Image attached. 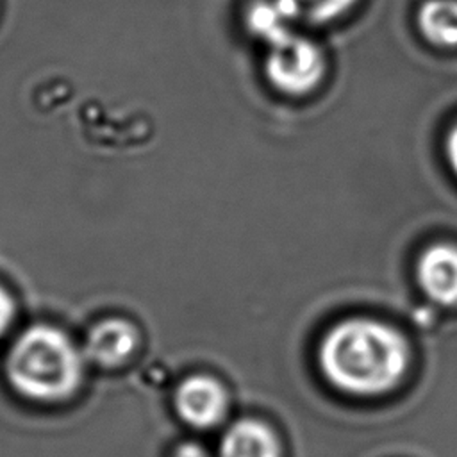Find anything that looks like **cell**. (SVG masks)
<instances>
[{
	"instance_id": "obj_7",
	"label": "cell",
	"mask_w": 457,
	"mask_h": 457,
	"mask_svg": "<svg viewBox=\"0 0 457 457\" xmlns=\"http://www.w3.org/2000/svg\"><path fill=\"white\" fill-rule=\"evenodd\" d=\"M220 457H280L273 432L259 421H239L223 437Z\"/></svg>"
},
{
	"instance_id": "obj_6",
	"label": "cell",
	"mask_w": 457,
	"mask_h": 457,
	"mask_svg": "<svg viewBox=\"0 0 457 457\" xmlns=\"http://www.w3.org/2000/svg\"><path fill=\"white\" fill-rule=\"evenodd\" d=\"M136 345V330L123 320H105L93 327L86 352L89 359L104 366L120 364L129 357Z\"/></svg>"
},
{
	"instance_id": "obj_1",
	"label": "cell",
	"mask_w": 457,
	"mask_h": 457,
	"mask_svg": "<svg viewBox=\"0 0 457 457\" xmlns=\"http://www.w3.org/2000/svg\"><path fill=\"white\" fill-rule=\"evenodd\" d=\"M318 359L323 375L339 391L375 396L402 380L409 346L396 328L377 320L353 318L327 332Z\"/></svg>"
},
{
	"instance_id": "obj_9",
	"label": "cell",
	"mask_w": 457,
	"mask_h": 457,
	"mask_svg": "<svg viewBox=\"0 0 457 457\" xmlns=\"http://www.w3.org/2000/svg\"><path fill=\"white\" fill-rule=\"evenodd\" d=\"M296 14L289 0H268L255 4L248 12V25L253 34L266 39L270 45L287 36L289 23Z\"/></svg>"
},
{
	"instance_id": "obj_5",
	"label": "cell",
	"mask_w": 457,
	"mask_h": 457,
	"mask_svg": "<svg viewBox=\"0 0 457 457\" xmlns=\"http://www.w3.org/2000/svg\"><path fill=\"white\" fill-rule=\"evenodd\" d=\"M225 407L223 387L209 377H191L179 387L177 409L195 427L214 425L223 416Z\"/></svg>"
},
{
	"instance_id": "obj_4",
	"label": "cell",
	"mask_w": 457,
	"mask_h": 457,
	"mask_svg": "<svg viewBox=\"0 0 457 457\" xmlns=\"http://www.w3.org/2000/svg\"><path fill=\"white\" fill-rule=\"evenodd\" d=\"M416 278L423 293L439 305H457V246L437 243L418 259Z\"/></svg>"
},
{
	"instance_id": "obj_13",
	"label": "cell",
	"mask_w": 457,
	"mask_h": 457,
	"mask_svg": "<svg viewBox=\"0 0 457 457\" xmlns=\"http://www.w3.org/2000/svg\"><path fill=\"white\" fill-rule=\"evenodd\" d=\"M175 457H207V455H205L204 450H202L200 446H196V445H184V446H180V448L177 450Z\"/></svg>"
},
{
	"instance_id": "obj_2",
	"label": "cell",
	"mask_w": 457,
	"mask_h": 457,
	"mask_svg": "<svg viewBox=\"0 0 457 457\" xmlns=\"http://www.w3.org/2000/svg\"><path fill=\"white\" fill-rule=\"evenodd\" d=\"M82 362L77 348L57 328L36 325L23 332L7 357L12 386L39 400L70 395L80 380Z\"/></svg>"
},
{
	"instance_id": "obj_10",
	"label": "cell",
	"mask_w": 457,
	"mask_h": 457,
	"mask_svg": "<svg viewBox=\"0 0 457 457\" xmlns=\"http://www.w3.org/2000/svg\"><path fill=\"white\" fill-rule=\"evenodd\" d=\"M357 0H289L296 18L309 23H325L345 14Z\"/></svg>"
},
{
	"instance_id": "obj_12",
	"label": "cell",
	"mask_w": 457,
	"mask_h": 457,
	"mask_svg": "<svg viewBox=\"0 0 457 457\" xmlns=\"http://www.w3.org/2000/svg\"><path fill=\"white\" fill-rule=\"evenodd\" d=\"M446 157H448L452 170L457 175V125L450 130V134L446 137Z\"/></svg>"
},
{
	"instance_id": "obj_8",
	"label": "cell",
	"mask_w": 457,
	"mask_h": 457,
	"mask_svg": "<svg viewBox=\"0 0 457 457\" xmlns=\"http://www.w3.org/2000/svg\"><path fill=\"white\" fill-rule=\"evenodd\" d=\"M418 29L437 46H457V0H425L418 11Z\"/></svg>"
},
{
	"instance_id": "obj_11",
	"label": "cell",
	"mask_w": 457,
	"mask_h": 457,
	"mask_svg": "<svg viewBox=\"0 0 457 457\" xmlns=\"http://www.w3.org/2000/svg\"><path fill=\"white\" fill-rule=\"evenodd\" d=\"M12 314H14L12 298L9 296V293L4 287H0V334L9 327Z\"/></svg>"
},
{
	"instance_id": "obj_3",
	"label": "cell",
	"mask_w": 457,
	"mask_h": 457,
	"mask_svg": "<svg viewBox=\"0 0 457 457\" xmlns=\"http://www.w3.org/2000/svg\"><path fill=\"white\" fill-rule=\"evenodd\" d=\"M323 71V54L312 41L289 32L270 45L266 73L280 91L303 95L320 82Z\"/></svg>"
}]
</instances>
